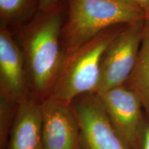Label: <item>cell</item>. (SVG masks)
<instances>
[{
    "instance_id": "6",
    "label": "cell",
    "mask_w": 149,
    "mask_h": 149,
    "mask_svg": "<svg viewBox=\"0 0 149 149\" xmlns=\"http://www.w3.org/2000/svg\"><path fill=\"white\" fill-rule=\"evenodd\" d=\"M70 107L80 126L81 149H126L112 127L97 93L81 95Z\"/></svg>"
},
{
    "instance_id": "10",
    "label": "cell",
    "mask_w": 149,
    "mask_h": 149,
    "mask_svg": "<svg viewBox=\"0 0 149 149\" xmlns=\"http://www.w3.org/2000/svg\"><path fill=\"white\" fill-rule=\"evenodd\" d=\"M126 83V86L139 96L146 116L149 117V16L145 20L142 40L135 68Z\"/></svg>"
},
{
    "instance_id": "5",
    "label": "cell",
    "mask_w": 149,
    "mask_h": 149,
    "mask_svg": "<svg viewBox=\"0 0 149 149\" xmlns=\"http://www.w3.org/2000/svg\"><path fill=\"white\" fill-rule=\"evenodd\" d=\"M98 95L112 127L126 149H139L146 116L137 93L124 85Z\"/></svg>"
},
{
    "instance_id": "13",
    "label": "cell",
    "mask_w": 149,
    "mask_h": 149,
    "mask_svg": "<svg viewBox=\"0 0 149 149\" xmlns=\"http://www.w3.org/2000/svg\"><path fill=\"white\" fill-rule=\"evenodd\" d=\"M139 149H149V117L147 116L141 132Z\"/></svg>"
},
{
    "instance_id": "8",
    "label": "cell",
    "mask_w": 149,
    "mask_h": 149,
    "mask_svg": "<svg viewBox=\"0 0 149 149\" xmlns=\"http://www.w3.org/2000/svg\"><path fill=\"white\" fill-rule=\"evenodd\" d=\"M41 109L44 149H81L80 126L70 105L48 97Z\"/></svg>"
},
{
    "instance_id": "7",
    "label": "cell",
    "mask_w": 149,
    "mask_h": 149,
    "mask_svg": "<svg viewBox=\"0 0 149 149\" xmlns=\"http://www.w3.org/2000/svg\"><path fill=\"white\" fill-rule=\"evenodd\" d=\"M0 96L18 105L31 96L23 52L4 24L0 29Z\"/></svg>"
},
{
    "instance_id": "15",
    "label": "cell",
    "mask_w": 149,
    "mask_h": 149,
    "mask_svg": "<svg viewBox=\"0 0 149 149\" xmlns=\"http://www.w3.org/2000/svg\"><path fill=\"white\" fill-rule=\"evenodd\" d=\"M141 10L144 11L146 17L149 16V0H135Z\"/></svg>"
},
{
    "instance_id": "12",
    "label": "cell",
    "mask_w": 149,
    "mask_h": 149,
    "mask_svg": "<svg viewBox=\"0 0 149 149\" xmlns=\"http://www.w3.org/2000/svg\"><path fill=\"white\" fill-rule=\"evenodd\" d=\"M18 104L0 96V149H6Z\"/></svg>"
},
{
    "instance_id": "2",
    "label": "cell",
    "mask_w": 149,
    "mask_h": 149,
    "mask_svg": "<svg viewBox=\"0 0 149 149\" xmlns=\"http://www.w3.org/2000/svg\"><path fill=\"white\" fill-rule=\"evenodd\" d=\"M146 18V14L138 7L113 0H67V20L61 35L66 55L109 28Z\"/></svg>"
},
{
    "instance_id": "14",
    "label": "cell",
    "mask_w": 149,
    "mask_h": 149,
    "mask_svg": "<svg viewBox=\"0 0 149 149\" xmlns=\"http://www.w3.org/2000/svg\"><path fill=\"white\" fill-rule=\"evenodd\" d=\"M61 0H40V9L42 12H48L55 8Z\"/></svg>"
},
{
    "instance_id": "4",
    "label": "cell",
    "mask_w": 149,
    "mask_h": 149,
    "mask_svg": "<svg viewBox=\"0 0 149 149\" xmlns=\"http://www.w3.org/2000/svg\"><path fill=\"white\" fill-rule=\"evenodd\" d=\"M145 20L124 25L106 49L96 93L100 94L127 82L138 57Z\"/></svg>"
},
{
    "instance_id": "1",
    "label": "cell",
    "mask_w": 149,
    "mask_h": 149,
    "mask_svg": "<svg viewBox=\"0 0 149 149\" xmlns=\"http://www.w3.org/2000/svg\"><path fill=\"white\" fill-rule=\"evenodd\" d=\"M61 1L53 10H40L22 33L31 94L40 102L51 95L66 57L61 39L65 8Z\"/></svg>"
},
{
    "instance_id": "11",
    "label": "cell",
    "mask_w": 149,
    "mask_h": 149,
    "mask_svg": "<svg viewBox=\"0 0 149 149\" xmlns=\"http://www.w3.org/2000/svg\"><path fill=\"white\" fill-rule=\"evenodd\" d=\"M40 9V0H0V17L3 24L27 16Z\"/></svg>"
},
{
    "instance_id": "3",
    "label": "cell",
    "mask_w": 149,
    "mask_h": 149,
    "mask_svg": "<svg viewBox=\"0 0 149 149\" xmlns=\"http://www.w3.org/2000/svg\"><path fill=\"white\" fill-rule=\"evenodd\" d=\"M126 25V24H125ZM124 25H116L66 55L49 97L70 105L77 97L97 93L103 55Z\"/></svg>"
},
{
    "instance_id": "9",
    "label": "cell",
    "mask_w": 149,
    "mask_h": 149,
    "mask_svg": "<svg viewBox=\"0 0 149 149\" xmlns=\"http://www.w3.org/2000/svg\"><path fill=\"white\" fill-rule=\"evenodd\" d=\"M6 149H44L41 102L32 95L18 105Z\"/></svg>"
},
{
    "instance_id": "16",
    "label": "cell",
    "mask_w": 149,
    "mask_h": 149,
    "mask_svg": "<svg viewBox=\"0 0 149 149\" xmlns=\"http://www.w3.org/2000/svg\"><path fill=\"white\" fill-rule=\"evenodd\" d=\"M113 1L123 3V4L131 6H134V7H138V8H139V7L138 6V5H137V3H136L135 0H113Z\"/></svg>"
}]
</instances>
